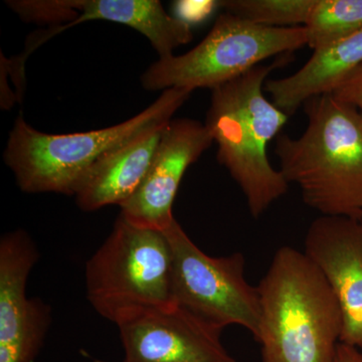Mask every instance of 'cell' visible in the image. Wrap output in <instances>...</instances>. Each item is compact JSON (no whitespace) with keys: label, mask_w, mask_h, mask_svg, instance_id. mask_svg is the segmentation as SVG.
<instances>
[{"label":"cell","mask_w":362,"mask_h":362,"mask_svg":"<svg viewBox=\"0 0 362 362\" xmlns=\"http://www.w3.org/2000/svg\"><path fill=\"white\" fill-rule=\"evenodd\" d=\"M263 362H334L341 309L321 271L305 252L280 247L258 286Z\"/></svg>","instance_id":"obj_1"},{"label":"cell","mask_w":362,"mask_h":362,"mask_svg":"<svg viewBox=\"0 0 362 362\" xmlns=\"http://www.w3.org/2000/svg\"><path fill=\"white\" fill-rule=\"evenodd\" d=\"M303 106L308 120L303 134H280L276 140L281 173L321 216L362 218L358 111L332 94L311 98Z\"/></svg>","instance_id":"obj_2"},{"label":"cell","mask_w":362,"mask_h":362,"mask_svg":"<svg viewBox=\"0 0 362 362\" xmlns=\"http://www.w3.org/2000/svg\"><path fill=\"white\" fill-rule=\"evenodd\" d=\"M192 90H163L145 110L104 129L49 134L20 115L9 133L4 160L18 187L28 194L75 195L90 170L107 156L141 136L166 125Z\"/></svg>","instance_id":"obj_3"},{"label":"cell","mask_w":362,"mask_h":362,"mask_svg":"<svg viewBox=\"0 0 362 362\" xmlns=\"http://www.w3.org/2000/svg\"><path fill=\"white\" fill-rule=\"evenodd\" d=\"M274 66L259 65L211 90L204 123L218 145V162L239 185L255 218L289 189L267 154L269 142L289 119L263 93Z\"/></svg>","instance_id":"obj_4"},{"label":"cell","mask_w":362,"mask_h":362,"mask_svg":"<svg viewBox=\"0 0 362 362\" xmlns=\"http://www.w3.org/2000/svg\"><path fill=\"white\" fill-rule=\"evenodd\" d=\"M85 282L93 308L113 323L130 312L175 304L168 238L119 216L87 262Z\"/></svg>","instance_id":"obj_5"},{"label":"cell","mask_w":362,"mask_h":362,"mask_svg":"<svg viewBox=\"0 0 362 362\" xmlns=\"http://www.w3.org/2000/svg\"><path fill=\"white\" fill-rule=\"evenodd\" d=\"M304 26L268 28L221 13L206 37L181 56L158 58L140 78L147 90H194L230 82L265 59L307 45Z\"/></svg>","instance_id":"obj_6"},{"label":"cell","mask_w":362,"mask_h":362,"mask_svg":"<svg viewBox=\"0 0 362 362\" xmlns=\"http://www.w3.org/2000/svg\"><path fill=\"white\" fill-rule=\"evenodd\" d=\"M163 233L173 256L175 304L221 330L226 326H242L257 340L261 303L258 287L245 277L246 259L243 254L209 256L176 220Z\"/></svg>","instance_id":"obj_7"},{"label":"cell","mask_w":362,"mask_h":362,"mask_svg":"<svg viewBox=\"0 0 362 362\" xmlns=\"http://www.w3.org/2000/svg\"><path fill=\"white\" fill-rule=\"evenodd\" d=\"M124 362H235L221 331L177 304L121 316Z\"/></svg>","instance_id":"obj_8"},{"label":"cell","mask_w":362,"mask_h":362,"mask_svg":"<svg viewBox=\"0 0 362 362\" xmlns=\"http://www.w3.org/2000/svg\"><path fill=\"white\" fill-rule=\"evenodd\" d=\"M39 258L23 230L0 240V358L35 362L51 322L49 307L26 297V283Z\"/></svg>","instance_id":"obj_9"},{"label":"cell","mask_w":362,"mask_h":362,"mask_svg":"<svg viewBox=\"0 0 362 362\" xmlns=\"http://www.w3.org/2000/svg\"><path fill=\"white\" fill-rule=\"evenodd\" d=\"M213 142L204 124L173 119L164 128L148 173L120 206V216L135 225L164 232L175 221L173 202L185 171Z\"/></svg>","instance_id":"obj_10"},{"label":"cell","mask_w":362,"mask_h":362,"mask_svg":"<svg viewBox=\"0 0 362 362\" xmlns=\"http://www.w3.org/2000/svg\"><path fill=\"white\" fill-rule=\"evenodd\" d=\"M304 252L339 303L340 342L362 352V218L319 216L309 226Z\"/></svg>","instance_id":"obj_11"},{"label":"cell","mask_w":362,"mask_h":362,"mask_svg":"<svg viewBox=\"0 0 362 362\" xmlns=\"http://www.w3.org/2000/svg\"><path fill=\"white\" fill-rule=\"evenodd\" d=\"M66 28L89 21L127 25L148 39L159 58L192 42V25L166 13L157 0H58Z\"/></svg>","instance_id":"obj_12"},{"label":"cell","mask_w":362,"mask_h":362,"mask_svg":"<svg viewBox=\"0 0 362 362\" xmlns=\"http://www.w3.org/2000/svg\"><path fill=\"white\" fill-rule=\"evenodd\" d=\"M361 65L362 30L316 49L296 73L268 81L266 90L275 106L290 117L311 98L332 94Z\"/></svg>","instance_id":"obj_13"},{"label":"cell","mask_w":362,"mask_h":362,"mask_svg":"<svg viewBox=\"0 0 362 362\" xmlns=\"http://www.w3.org/2000/svg\"><path fill=\"white\" fill-rule=\"evenodd\" d=\"M166 125L141 136L100 161L74 195L78 206L84 211H94L113 204L121 206L127 202L148 173Z\"/></svg>","instance_id":"obj_14"},{"label":"cell","mask_w":362,"mask_h":362,"mask_svg":"<svg viewBox=\"0 0 362 362\" xmlns=\"http://www.w3.org/2000/svg\"><path fill=\"white\" fill-rule=\"evenodd\" d=\"M304 28L313 51L362 30V0H315Z\"/></svg>","instance_id":"obj_15"},{"label":"cell","mask_w":362,"mask_h":362,"mask_svg":"<svg viewBox=\"0 0 362 362\" xmlns=\"http://www.w3.org/2000/svg\"><path fill=\"white\" fill-rule=\"evenodd\" d=\"M315 0H228L218 1L226 13L268 28L306 25Z\"/></svg>","instance_id":"obj_16"},{"label":"cell","mask_w":362,"mask_h":362,"mask_svg":"<svg viewBox=\"0 0 362 362\" xmlns=\"http://www.w3.org/2000/svg\"><path fill=\"white\" fill-rule=\"evenodd\" d=\"M332 96L362 113V65L333 90Z\"/></svg>","instance_id":"obj_17"},{"label":"cell","mask_w":362,"mask_h":362,"mask_svg":"<svg viewBox=\"0 0 362 362\" xmlns=\"http://www.w3.org/2000/svg\"><path fill=\"white\" fill-rule=\"evenodd\" d=\"M218 4L214 1H178L175 4V16L192 25V23L206 18L214 7L218 6Z\"/></svg>","instance_id":"obj_18"},{"label":"cell","mask_w":362,"mask_h":362,"mask_svg":"<svg viewBox=\"0 0 362 362\" xmlns=\"http://www.w3.org/2000/svg\"><path fill=\"white\" fill-rule=\"evenodd\" d=\"M334 362H362V352L356 347L340 342Z\"/></svg>","instance_id":"obj_19"},{"label":"cell","mask_w":362,"mask_h":362,"mask_svg":"<svg viewBox=\"0 0 362 362\" xmlns=\"http://www.w3.org/2000/svg\"><path fill=\"white\" fill-rule=\"evenodd\" d=\"M357 121H358L359 127H361V129L362 131V114L359 113L358 115H357Z\"/></svg>","instance_id":"obj_20"}]
</instances>
